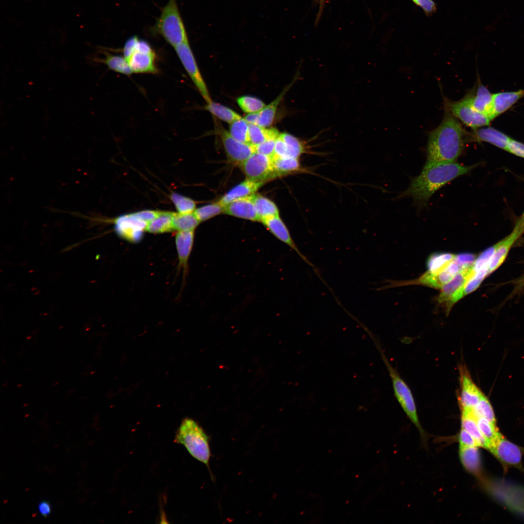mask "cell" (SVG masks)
I'll list each match as a JSON object with an SVG mask.
<instances>
[{
    "instance_id": "484cf974",
    "label": "cell",
    "mask_w": 524,
    "mask_h": 524,
    "mask_svg": "<svg viewBox=\"0 0 524 524\" xmlns=\"http://www.w3.org/2000/svg\"><path fill=\"white\" fill-rule=\"evenodd\" d=\"M104 57L95 58L94 61L106 65L109 69L115 72L129 76L133 73L127 60L123 56L113 54L105 50H101Z\"/></svg>"
},
{
    "instance_id": "5bb4252c",
    "label": "cell",
    "mask_w": 524,
    "mask_h": 524,
    "mask_svg": "<svg viewBox=\"0 0 524 524\" xmlns=\"http://www.w3.org/2000/svg\"><path fill=\"white\" fill-rule=\"evenodd\" d=\"M460 392L458 403L462 410H471L479 402L483 393L474 383L468 371L462 365L459 367Z\"/></svg>"
},
{
    "instance_id": "bcb514c9",
    "label": "cell",
    "mask_w": 524,
    "mask_h": 524,
    "mask_svg": "<svg viewBox=\"0 0 524 524\" xmlns=\"http://www.w3.org/2000/svg\"><path fill=\"white\" fill-rule=\"evenodd\" d=\"M506 151L524 158V144L511 139L507 147Z\"/></svg>"
},
{
    "instance_id": "816d5d0a",
    "label": "cell",
    "mask_w": 524,
    "mask_h": 524,
    "mask_svg": "<svg viewBox=\"0 0 524 524\" xmlns=\"http://www.w3.org/2000/svg\"><path fill=\"white\" fill-rule=\"evenodd\" d=\"M258 113L247 114L244 118L248 124H257L258 116Z\"/></svg>"
},
{
    "instance_id": "4316f807",
    "label": "cell",
    "mask_w": 524,
    "mask_h": 524,
    "mask_svg": "<svg viewBox=\"0 0 524 524\" xmlns=\"http://www.w3.org/2000/svg\"><path fill=\"white\" fill-rule=\"evenodd\" d=\"M292 85V83H291L287 86L274 100L258 113L257 125L268 127L273 124L278 105Z\"/></svg>"
},
{
    "instance_id": "7c38bea8",
    "label": "cell",
    "mask_w": 524,
    "mask_h": 524,
    "mask_svg": "<svg viewBox=\"0 0 524 524\" xmlns=\"http://www.w3.org/2000/svg\"><path fill=\"white\" fill-rule=\"evenodd\" d=\"M472 268V266L461 270L451 280L442 287L438 301L446 306L447 311H449L453 304L464 295V286Z\"/></svg>"
},
{
    "instance_id": "30bf717a",
    "label": "cell",
    "mask_w": 524,
    "mask_h": 524,
    "mask_svg": "<svg viewBox=\"0 0 524 524\" xmlns=\"http://www.w3.org/2000/svg\"><path fill=\"white\" fill-rule=\"evenodd\" d=\"M183 67L206 103L213 100L197 65L188 39L174 48Z\"/></svg>"
},
{
    "instance_id": "52a82bcc",
    "label": "cell",
    "mask_w": 524,
    "mask_h": 524,
    "mask_svg": "<svg viewBox=\"0 0 524 524\" xmlns=\"http://www.w3.org/2000/svg\"><path fill=\"white\" fill-rule=\"evenodd\" d=\"M239 166L246 179L253 180L264 183L278 178L274 169L272 158L256 152Z\"/></svg>"
},
{
    "instance_id": "603a6c76",
    "label": "cell",
    "mask_w": 524,
    "mask_h": 524,
    "mask_svg": "<svg viewBox=\"0 0 524 524\" xmlns=\"http://www.w3.org/2000/svg\"><path fill=\"white\" fill-rule=\"evenodd\" d=\"M194 241V230L179 231L175 237L180 266L184 271L187 268V263Z\"/></svg>"
},
{
    "instance_id": "6da1fadb",
    "label": "cell",
    "mask_w": 524,
    "mask_h": 524,
    "mask_svg": "<svg viewBox=\"0 0 524 524\" xmlns=\"http://www.w3.org/2000/svg\"><path fill=\"white\" fill-rule=\"evenodd\" d=\"M474 165L465 166L455 162L426 163L422 171L413 178L408 188L399 197H411L419 208L426 206L432 195L453 180L468 173Z\"/></svg>"
},
{
    "instance_id": "f907efd6",
    "label": "cell",
    "mask_w": 524,
    "mask_h": 524,
    "mask_svg": "<svg viewBox=\"0 0 524 524\" xmlns=\"http://www.w3.org/2000/svg\"><path fill=\"white\" fill-rule=\"evenodd\" d=\"M38 508L39 512L45 518L48 516L51 512V506L47 501H41L38 504Z\"/></svg>"
},
{
    "instance_id": "ab89813d",
    "label": "cell",
    "mask_w": 524,
    "mask_h": 524,
    "mask_svg": "<svg viewBox=\"0 0 524 524\" xmlns=\"http://www.w3.org/2000/svg\"><path fill=\"white\" fill-rule=\"evenodd\" d=\"M475 417H483L496 425V420L492 407L488 399L483 395L473 409Z\"/></svg>"
},
{
    "instance_id": "e0dca14e",
    "label": "cell",
    "mask_w": 524,
    "mask_h": 524,
    "mask_svg": "<svg viewBox=\"0 0 524 524\" xmlns=\"http://www.w3.org/2000/svg\"><path fill=\"white\" fill-rule=\"evenodd\" d=\"M224 213L254 222H261L252 199V195L236 199L224 206Z\"/></svg>"
},
{
    "instance_id": "ba28073f",
    "label": "cell",
    "mask_w": 524,
    "mask_h": 524,
    "mask_svg": "<svg viewBox=\"0 0 524 524\" xmlns=\"http://www.w3.org/2000/svg\"><path fill=\"white\" fill-rule=\"evenodd\" d=\"M489 450L500 462L505 471L514 467L524 472L522 461L524 455V447L514 444L501 435Z\"/></svg>"
},
{
    "instance_id": "d6a6232c",
    "label": "cell",
    "mask_w": 524,
    "mask_h": 524,
    "mask_svg": "<svg viewBox=\"0 0 524 524\" xmlns=\"http://www.w3.org/2000/svg\"><path fill=\"white\" fill-rule=\"evenodd\" d=\"M279 135L284 142L288 157L299 159L307 152L306 143L302 140L287 132L280 133Z\"/></svg>"
},
{
    "instance_id": "5b68a950",
    "label": "cell",
    "mask_w": 524,
    "mask_h": 524,
    "mask_svg": "<svg viewBox=\"0 0 524 524\" xmlns=\"http://www.w3.org/2000/svg\"><path fill=\"white\" fill-rule=\"evenodd\" d=\"M369 336L380 354L381 357L387 368L392 379L394 393L397 401L407 416L418 429L421 435L424 436V431L418 418L414 398L409 387L391 365L384 353L379 342L373 334H370Z\"/></svg>"
},
{
    "instance_id": "ee69618b",
    "label": "cell",
    "mask_w": 524,
    "mask_h": 524,
    "mask_svg": "<svg viewBox=\"0 0 524 524\" xmlns=\"http://www.w3.org/2000/svg\"><path fill=\"white\" fill-rule=\"evenodd\" d=\"M417 6L421 8L425 14L430 16L437 11V4L433 0H411Z\"/></svg>"
},
{
    "instance_id": "681fc988",
    "label": "cell",
    "mask_w": 524,
    "mask_h": 524,
    "mask_svg": "<svg viewBox=\"0 0 524 524\" xmlns=\"http://www.w3.org/2000/svg\"><path fill=\"white\" fill-rule=\"evenodd\" d=\"M159 213L160 211L145 210L135 213L134 214L139 219L148 223L155 219Z\"/></svg>"
},
{
    "instance_id": "9c48e42d",
    "label": "cell",
    "mask_w": 524,
    "mask_h": 524,
    "mask_svg": "<svg viewBox=\"0 0 524 524\" xmlns=\"http://www.w3.org/2000/svg\"><path fill=\"white\" fill-rule=\"evenodd\" d=\"M447 110L457 119L471 128L476 129L489 124L491 121L487 115L475 110L467 95L457 101H446Z\"/></svg>"
},
{
    "instance_id": "c3c4849f",
    "label": "cell",
    "mask_w": 524,
    "mask_h": 524,
    "mask_svg": "<svg viewBox=\"0 0 524 524\" xmlns=\"http://www.w3.org/2000/svg\"><path fill=\"white\" fill-rule=\"evenodd\" d=\"M138 39L139 38L136 36H133L128 38L125 42L123 49V56L126 59L128 58L133 51Z\"/></svg>"
},
{
    "instance_id": "8d00e7d4",
    "label": "cell",
    "mask_w": 524,
    "mask_h": 524,
    "mask_svg": "<svg viewBox=\"0 0 524 524\" xmlns=\"http://www.w3.org/2000/svg\"><path fill=\"white\" fill-rule=\"evenodd\" d=\"M224 206L218 201L200 207L194 213L199 221L203 222L224 213Z\"/></svg>"
},
{
    "instance_id": "277c9868",
    "label": "cell",
    "mask_w": 524,
    "mask_h": 524,
    "mask_svg": "<svg viewBox=\"0 0 524 524\" xmlns=\"http://www.w3.org/2000/svg\"><path fill=\"white\" fill-rule=\"evenodd\" d=\"M152 32L161 36L173 48L188 40L186 31L177 4L169 0L152 28Z\"/></svg>"
},
{
    "instance_id": "2e32d148",
    "label": "cell",
    "mask_w": 524,
    "mask_h": 524,
    "mask_svg": "<svg viewBox=\"0 0 524 524\" xmlns=\"http://www.w3.org/2000/svg\"><path fill=\"white\" fill-rule=\"evenodd\" d=\"M524 232V227L516 222L512 232L498 244L488 266V274L494 272L504 262L515 241Z\"/></svg>"
},
{
    "instance_id": "60d3db41",
    "label": "cell",
    "mask_w": 524,
    "mask_h": 524,
    "mask_svg": "<svg viewBox=\"0 0 524 524\" xmlns=\"http://www.w3.org/2000/svg\"><path fill=\"white\" fill-rule=\"evenodd\" d=\"M170 198L180 213H189L194 212L196 203L192 199L176 193H173Z\"/></svg>"
},
{
    "instance_id": "f35d334b",
    "label": "cell",
    "mask_w": 524,
    "mask_h": 524,
    "mask_svg": "<svg viewBox=\"0 0 524 524\" xmlns=\"http://www.w3.org/2000/svg\"><path fill=\"white\" fill-rule=\"evenodd\" d=\"M248 123L244 118L241 117L229 124V132L235 139L248 143Z\"/></svg>"
},
{
    "instance_id": "8992f818",
    "label": "cell",
    "mask_w": 524,
    "mask_h": 524,
    "mask_svg": "<svg viewBox=\"0 0 524 524\" xmlns=\"http://www.w3.org/2000/svg\"><path fill=\"white\" fill-rule=\"evenodd\" d=\"M215 132L220 138L229 160L233 164H241L255 152L254 147L234 138L221 123L214 118Z\"/></svg>"
},
{
    "instance_id": "ffe728a7",
    "label": "cell",
    "mask_w": 524,
    "mask_h": 524,
    "mask_svg": "<svg viewBox=\"0 0 524 524\" xmlns=\"http://www.w3.org/2000/svg\"><path fill=\"white\" fill-rule=\"evenodd\" d=\"M524 97V90L500 92L493 94L491 117L492 120L504 113Z\"/></svg>"
},
{
    "instance_id": "3957f363",
    "label": "cell",
    "mask_w": 524,
    "mask_h": 524,
    "mask_svg": "<svg viewBox=\"0 0 524 524\" xmlns=\"http://www.w3.org/2000/svg\"><path fill=\"white\" fill-rule=\"evenodd\" d=\"M209 437L201 426L192 419H184L176 432L174 442L183 445L192 457L207 467L211 478L209 461L211 452Z\"/></svg>"
},
{
    "instance_id": "7dc6e473",
    "label": "cell",
    "mask_w": 524,
    "mask_h": 524,
    "mask_svg": "<svg viewBox=\"0 0 524 524\" xmlns=\"http://www.w3.org/2000/svg\"><path fill=\"white\" fill-rule=\"evenodd\" d=\"M455 260L463 269H466L472 266L475 259L472 254L461 253L456 255Z\"/></svg>"
},
{
    "instance_id": "f1b7e54d",
    "label": "cell",
    "mask_w": 524,
    "mask_h": 524,
    "mask_svg": "<svg viewBox=\"0 0 524 524\" xmlns=\"http://www.w3.org/2000/svg\"><path fill=\"white\" fill-rule=\"evenodd\" d=\"M272 161L277 177L304 171L298 159L274 156Z\"/></svg>"
},
{
    "instance_id": "7a4b0ae2",
    "label": "cell",
    "mask_w": 524,
    "mask_h": 524,
    "mask_svg": "<svg viewBox=\"0 0 524 524\" xmlns=\"http://www.w3.org/2000/svg\"><path fill=\"white\" fill-rule=\"evenodd\" d=\"M465 136L460 123L447 110L442 122L429 135L426 162H455L463 150Z\"/></svg>"
},
{
    "instance_id": "f546056e",
    "label": "cell",
    "mask_w": 524,
    "mask_h": 524,
    "mask_svg": "<svg viewBox=\"0 0 524 524\" xmlns=\"http://www.w3.org/2000/svg\"><path fill=\"white\" fill-rule=\"evenodd\" d=\"M173 214L174 213L160 211L159 215L147 224L145 230L153 233H164L174 230Z\"/></svg>"
},
{
    "instance_id": "cb8c5ba5",
    "label": "cell",
    "mask_w": 524,
    "mask_h": 524,
    "mask_svg": "<svg viewBox=\"0 0 524 524\" xmlns=\"http://www.w3.org/2000/svg\"><path fill=\"white\" fill-rule=\"evenodd\" d=\"M478 446L459 448V454L461 462L470 473L479 475L481 472V462Z\"/></svg>"
},
{
    "instance_id": "9a60e30c",
    "label": "cell",
    "mask_w": 524,
    "mask_h": 524,
    "mask_svg": "<svg viewBox=\"0 0 524 524\" xmlns=\"http://www.w3.org/2000/svg\"><path fill=\"white\" fill-rule=\"evenodd\" d=\"M261 222L274 236L295 251L308 265L315 268V266L300 251L279 215L266 217Z\"/></svg>"
},
{
    "instance_id": "ac0fdd59",
    "label": "cell",
    "mask_w": 524,
    "mask_h": 524,
    "mask_svg": "<svg viewBox=\"0 0 524 524\" xmlns=\"http://www.w3.org/2000/svg\"><path fill=\"white\" fill-rule=\"evenodd\" d=\"M463 269H463L456 261L455 258L451 264L441 273L437 275H433L427 272L417 280L416 282L432 287L442 288L444 284L451 280Z\"/></svg>"
},
{
    "instance_id": "836d02e7",
    "label": "cell",
    "mask_w": 524,
    "mask_h": 524,
    "mask_svg": "<svg viewBox=\"0 0 524 524\" xmlns=\"http://www.w3.org/2000/svg\"><path fill=\"white\" fill-rule=\"evenodd\" d=\"M205 109L214 116L229 124L242 117L232 109L213 101L206 104Z\"/></svg>"
},
{
    "instance_id": "d590c367",
    "label": "cell",
    "mask_w": 524,
    "mask_h": 524,
    "mask_svg": "<svg viewBox=\"0 0 524 524\" xmlns=\"http://www.w3.org/2000/svg\"><path fill=\"white\" fill-rule=\"evenodd\" d=\"M477 426L489 443V449L501 435L498 431L496 425L483 417H475Z\"/></svg>"
},
{
    "instance_id": "f6af8a7d",
    "label": "cell",
    "mask_w": 524,
    "mask_h": 524,
    "mask_svg": "<svg viewBox=\"0 0 524 524\" xmlns=\"http://www.w3.org/2000/svg\"><path fill=\"white\" fill-rule=\"evenodd\" d=\"M458 441L459 448L478 446L476 441L473 437L462 428H461L459 433Z\"/></svg>"
},
{
    "instance_id": "11a10c76",
    "label": "cell",
    "mask_w": 524,
    "mask_h": 524,
    "mask_svg": "<svg viewBox=\"0 0 524 524\" xmlns=\"http://www.w3.org/2000/svg\"><path fill=\"white\" fill-rule=\"evenodd\" d=\"M517 222L524 227V213L519 218Z\"/></svg>"
},
{
    "instance_id": "83f0119b",
    "label": "cell",
    "mask_w": 524,
    "mask_h": 524,
    "mask_svg": "<svg viewBox=\"0 0 524 524\" xmlns=\"http://www.w3.org/2000/svg\"><path fill=\"white\" fill-rule=\"evenodd\" d=\"M279 133L275 128H267L257 124H248V144L253 146H257L268 140L277 138Z\"/></svg>"
},
{
    "instance_id": "e575fe53",
    "label": "cell",
    "mask_w": 524,
    "mask_h": 524,
    "mask_svg": "<svg viewBox=\"0 0 524 524\" xmlns=\"http://www.w3.org/2000/svg\"><path fill=\"white\" fill-rule=\"evenodd\" d=\"M200 222L194 212L189 213H174L173 225L174 229L179 231L194 230Z\"/></svg>"
},
{
    "instance_id": "44dd1931",
    "label": "cell",
    "mask_w": 524,
    "mask_h": 524,
    "mask_svg": "<svg viewBox=\"0 0 524 524\" xmlns=\"http://www.w3.org/2000/svg\"><path fill=\"white\" fill-rule=\"evenodd\" d=\"M471 140L489 143L499 148L506 150L511 138L502 132L491 127L479 128L473 130Z\"/></svg>"
},
{
    "instance_id": "db71d44e",
    "label": "cell",
    "mask_w": 524,
    "mask_h": 524,
    "mask_svg": "<svg viewBox=\"0 0 524 524\" xmlns=\"http://www.w3.org/2000/svg\"><path fill=\"white\" fill-rule=\"evenodd\" d=\"M324 1H325V0H319V14L318 15L317 20H318V19H319V16H321V11L323 10V7L324 4Z\"/></svg>"
},
{
    "instance_id": "7bdbcfd3",
    "label": "cell",
    "mask_w": 524,
    "mask_h": 524,
    "mask_svg": "<svg viewBox=\"0 0 524 524\" xmlns=\"http://www.w3.org/2000/svg\"><path fill=\"white\" fill-rule=\"evenodd\" d=\"M277 138L268 140L260 145L254 146L255 152L272 158L275 153V146Z\"/></svg>"
},
{
    "instance_id": "b9f144b4",
    "label": "cell",
    "mask_w": 524,
    "mask_h": 524,
    "mask_svg": "<svg viewBox=\"0 0 524 524\" xmlns=\"http://www.w3.org/2000/svg\"><path fill=\"white\" fill-rule=\"evenodd\" d=\"M498 244L488 248L480 254L473 263L472 273H475L481 269L488 267L489 263L497 248Z\"/></svg>"
},
{
    "instance_id": "d4e9b609",
    "label": "cell",
    "mask_w": 524,
    "mask_h": 524,
    "mask_svg": "<svg viewBox=\"0 0 524 524\" xmlns=\"http://www.w3.org/2000/svg\"><path fill=\"white\" fill-rule=\"evenodd\" d=\"M461 428L467 431L476 441L478 446L488 450L489 443L481 433L473 409L461 410Z\"/></svg>"
},
{
    "instance_id": "1f68e13d",
    "label": "cell",
    "mask_w": 524,
    "mask_h": 524,
    "mask_svg": "<svg viewBox=\"0 0 524 524\" xmlns=\"http://www.w3.org/2000/svg\"><path fill=\"white\" fill-rule=\"evenodd\" d=\"M456 255L449 253H437L427 259V272L437 275L444 270L454 261Z\"/></svg>"
},
{
    "instance_id": "4dcf8cb0",
    "label": "cell",
    "mask_w": 524,
    "mask_h": 524,
    "mask_svg": "<svg viewBox=\"0 0 524 524\" xmlns=\"http://www.w3.org/2000/svg\"><path fill=\"white\" fill-rule=\"evenodd\" d=\"M252 199L256 212L261 220L265 218L279 215V211L275 203L269 198L255 194Z\"/></svg>"
},
{
    "instance_id": "7402d4cb",
    "label": "cell",
    "mask_w": 524,
    "mask_h": 524,
    "mask_svg": "<svg viewBox=\"0 0 524 524\" xmlns=\"http://www.w3.org/2000/svg\"><path fill=\"white\" fill-rule=\"evenodd\" d=\"M472 107L477 111L491 117L493 94L479 82L475 92L467 95Z\"/></svg>"
},
{
    "instance_id": "f5cc1de1",
    "label": "cell",
    "mask_w": 524,
    "mask_h": 524,
    "mask_svg": "<svg viewBox=\"0 0 524 524\" xmlns=\"http://www.w3.org/2000/svg\"><path fill=\"white\" fill-rule=\"evenodd\" d=\"M515 284H516L515 289L516 291L522 288L524 286V275L516 280Z\"/></svg>"
},
{
    "instance_id": "d6986e66",
    "label": "cell",
    "mask_w": 524,
    "mask_h": 524,
    "mask_svg": "<svg viewBox=\"0 0 524 524\" xmlns=\"http://www.w3.org/2000/svg\"><path fill=\"white\" fill-rule=\"evenodd\" d=\"M263 184V182L246 179L223 196L218 202L225 206L236 199L256 194Z\"/></svg>"
},
{
    "instance_id": "8fae6325",
    "label": "cell",
    "mask_w": 524,
    "mask_h": 524,
    "mask_svg": "<svg viewBox=\"0 0 524 524\" xmlns=\"http://www.w3.org/2000/svg\"><path fill=\"white\" fill-rule=\"evenodd\" d=\"M126 60L133 73L156 74L159 72L155 52L144 40L138 39L133 51Z\"/></svg>"
},
{
    "instance_id": "4fadbf2b",
    "label": "cell",
    "mask_w": 524,
    "mask_h": 524,
    "mask_svg": "<svg viewBox=\"0 0 524 524\" xmlns=\"http://www.w3.org/2000/svg\"><path fill=\"white\" fill-rule=\"evenodd\" d=\"M114 221L117 234L128 241L134 242L141 239L147 224L137 217L134 213L120 216Z\"/></svg>"
},
{
    "instance_id": "74e56055",
    "label": "cell",
    "mask_w": 524,
    "mask_h": 524,
    "mask_svg": "<svg viewBox=\"0 0 524 524\" xmlns=\"http://www.w3.org/2000/svg\"><path fill=\"white\" fill-rule=\"evenodd\" d=\"M236 101L242 110L247 114L259 112L266 106L262 100L249 96L240 97Z\"/></svg>"
}]
</instances>
